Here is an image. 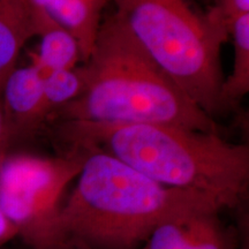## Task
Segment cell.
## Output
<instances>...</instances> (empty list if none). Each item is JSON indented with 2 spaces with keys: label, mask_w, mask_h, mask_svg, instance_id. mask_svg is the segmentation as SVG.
Here are the masks:
<instances>
[{
  "label": "cell",
  "mask_w": 249,
  "mask_h": 249,
  "mask_svg": "<svg viewBox=\"0 0 249 249\" xmlns=\"http://www.w3.org/2000/svg\"><path fill=\"white\" fill-rule=\"evenodd\" d=\"M52 124L62 151L104 152L160 185L213 196L226 209L236 207L247 192L248 145L218 133L149 123Z\"/></svg>",
  "instance_id": "obj_1"
},
{
  "label": "cell",
  "mask_w": 249,
  "mask_h": 249,
  "mask_svg": "<svg viewBox=\"0 0 249 249\" xmlns=\"http://www.w3.org/2000/svg\"><path fill=\"white\" fill-rule=\"evenodd\" d=\"M81 70L82 92L55 111L49 124L149 123L218 133L213 117L152 60L116 12L102 21Z\"/></svg>",
  "instance_id": "obj_2"
},
{
  "label": "cell",
  "mask_w": 249,
  "mask_h": 249,
  "mask_svg": "<svg viewBox=\"0 0 249 249\" xmlns=\"http://www.w3.org/2000/svg\"><path fill=\"white\" fill-rule=\"evenodd\" d=\"M85 154L55 226L95 249H138L169 218L226 209L213 196L160 185L104 152Z\"/></svg>",
  "instance_id": "obj_3"
},
{
  "label": "cell",
  "mask_w": 249,
  "mask_h": 249,
  "mask_svg": "<svg viewBox=\"0 0 249 249\" xmlns=\"http://www.w3.org/2000/svg\"><path fill=\"white\" fill-rule=\"evenodd\" d=\"M113 2L140 45L205 113L225 110L220 52L230 33L216 6L202 13L192 0Z\"/></svg>",
  "instance_id": "obj_4"
},
{
  "label": "cell",
  "mask_w": 249,
  "mask_h": 249,
  "mask_svg": "<svg viewBox=\"0 0 249 249\" xmlns=\"http://www.w3.org/2000/svg\"><path fill=\"white\" fill-rule=\"evenodd\" d=\"M85 158V152L76 150L54 157L9 154L0 164V210L29 249L57 232L64 194Z\"/></svg>",
  "instance_id": "obj_5"
},
{
  "label": "cell",
  "mask_w": 249,
  "mask_h": 249,
  "mask_svg": "<svg viewBox=\"0 0 249 249\" xmlns=\"http://www.w3.org/2000/svg\"><path fill=\"white\" fill-rule=\"evenodd\" d=\"M0 103L13 144L34 138L49 124L43 77L33 62L11 71L0 90Z\"/></svg>",
  "instance_id": "obj_6"
},
{
  "label": "cell",
  "mask_w": 249,
  "mask_h": 249,
  "mask_svg": "<svg viewBox=\"0 0 249 249\" xmlns=\"http://www.w3.org/2000/svg\"><path fill=\"white\" fill-rule=\"evenodd\" d=\"M220 210H205L169 218L138 249H241L235 231L226 227Z\"/></svg>",
  "instance_id": "obj_7"
},
{
  "label": "cell",
  "mask_w": 249,
  "mask_h": 249,
  "mask_svg": "<svg viewBox=\"0 0 249 249\" xmlns=\"http://www.w3.org/2000/svg\"><path fill=\"white\" fill-rule=\"evenodd\" d=\"M37 37L35 11L28 0H0V90L18 66L21 50Z\"/></svg>",
  "instance_id": "obj_8"
},
{
  "label": "cell",
  "mask_w": 249,
  "mask_h": 249,
  "mask_svg": "<svg viewBox=\"0 0 249 249\" xmlns=\"http://www.w3.org/2000/svg\"><path fill=\"white\" fill-rule=\"evenodd\" d=\"M35 18L40 40L38 51L33 55V64L40 75L71 70L82 64L79 43L66 28L40 12L35 11Z\"/></svg>",
  "instance_id": "obj_9"
},
{
  "label": "cell",
  "mask_w": 249,
  "mask_h": 249,
  "mask_svg": "<svg viewBox=\"0 0 249 249\" xmlns=\"http://www.w3.org/2000/svg\"><path fill=\"white\" fill-rule=\"evenodd\" d=\"M35 11L48 15L70 31L79 43L82 62L91 53L103 18L83 0H28Z\"/></svg>",
  "instance_id": "obj_10"
},
{
  "label": "cell",
  "mask_w": 249,
  "mask_h": 249,
  "mask_svg": "<svg viewBox=\"0 0 249 249\" xmlns=\"http://www.w3.org/2000/svg\"><path fill=\"white\" fill-rule=\"evenodd\" d=\"M230 37L233 40L232 71L224 79L222 103L226 107L234 105L249 91V13L236 17L229 24Z\"/></svg>",
  "instance_id": "obj_11"
},
{
  "label": "cell",
  "mask_w": 249,
  "mask_h": 249,
  "mask_svg": "<svg viewBox=\"0 0 249 249\" xmlns=\"http://www.w3.org/2000/svg\"><path fill=\"white\" fill-rule=\"evenodd\" d=\"M42 77L50 118L59 108L79 97L85 86L81 65L71 70L54 71Z\"/></svg>",
  "instance_id": "obj_12"
},
{
  "label": "cell",
  "mask_w": 249,
  "mask_h": 249,
  "mask_svg": "<svg viewBox=\"0 0 249 249\" xmlns=\"http://www.w3.org/2000/svg\"><path fill=\"white\" fill-rule=\"evenodd\" d=\"M36 249H95L81 239L67 233L57 231L48 241Z\"/></svg>",
  "instance_id": "obj_13"
},
{
  "label": "cell",
  "mask_w": 249,
  "mask_h": 249,
  "mask_svg": "<svg viewBox=\"0 0 249 249\" xmlns=\"http://www.w3.org/2000/svg\"><path fill=\"white\" fill-rule=\"evenodd\" d=\"M18 239L17 231L0 210V249H9L8 245Z\"/></svg>",
  "instance_id": "obj_14"
},
{
  "label": "cell",
  "mask_w": 249,
  "mask_h": 249,
  "mask_svg": "<svg viewBox=\"0 0 249 249\" xmlns=\"http://www.w3.org/2000/svg\"><path fill=\"white\" fill-rule=\"evenodd\" d=\"M12 145H13V142H12L11 136H9L7 126H6L4 112H2L1 103H0V164L9 155V150H11Z\"/></svg>",
  "instance_id": "obj_15"
},
{
  "label": "cell",
  "mask_w": 249,
  "mask_h": 249,
  "mask_svg": "<svg viewBox=\"0 0 249 249\" xmlns=\"http://www.w3.org/2000/svg\"><path fill=\"white\" fill-rule=\"evenodd\" d=\"M83 1H85L93 12H96V13L102 17L103 11H104L105 6L107 5L108 0H83Z\"/></svg>",
  "instance_id": "obj_16"
}]
</instances>
